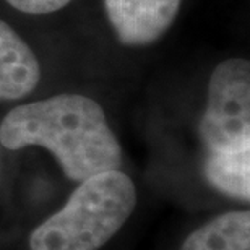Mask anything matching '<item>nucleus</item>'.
<instances>
[{"label": "nucleus", "instance_id": "nucleus-7", "mask_svg": "<svg viewBox=\"0 0 250 250\" xmlns=\"http://www.w3.org/2000/svg\"><path fill=\"white\" fill-rule=\"evenodd\" d=\"M205 177L219 192L249 202L250 198V148L226 153H208Z\"/></svg>", "mask_w": 250, "mask_h": 250}, {"label": "nucleus", "instance_id": "nucleus-8", "mask_svg": "<svg viewBox=\"0 0 250 250\" xmlns=\"http://www.w3.org/2000/svg\"><path fill=\"white\" fill-rule=\"evenodd\" d=\"M10 7L28 15H47L65 8L72 0H5Z\"/></svg>", "mask_w": 250, "mask_h": 250}, {"label": "nucleus", "instance_id": "nucleus-3", "mask_svg": "<svg viewBox=\"0 0 250 250\" xmlns=\"http://www.w3.org/2000/svg\"><path fill=\"white\" fill-rule=\"evenodd\" d=\"M200 138L208 153L250 148V63L228 59L214 67L208 103L200 121Z\"/></svg>", "mask_w": 250, "mask_h": 250}, {"label": "nucleus", "instance_id": "nucleus-1", "mask_svg": "<svg viewBox=\"0 0 250 250\" xmlns=\"http://www.w3.org/2000/svg\"><path fill=\"white\" fill-rule=\"evenodd\" d=\"M8 149L42 146L75 182L122 166V148L103 107L83 94L62 93L12 109L0 124Z\"/></svg>", "mask_w": 250, "mask_h": 250}, {"label": "nucleus", "instance_id": "nucleus-2", "mask_svg": "<svg viewBox=\"0 0 250 250\" xmlns=\"http://www.w3.org/2000/svg\"><path fill=\"white\" fill-rule=\"evenodd\" d=\"M137 188L127 174L99 172L82 181L67 205L38 226L31 250H98L127 223Z\"/></svg>", "mask_w": 250, "mask_h": 250}, {"label": "nucleus", "instance_id": "nucleus-5", "mask_svg": "<svg viewBox=\"0 0 250 250\" xmlns=\"http://www.w3.org/2000/svg\"><path fill=\"white\" fill-rule=\"evenodd\" d=\"M41 80L39 61L28 42L0 20V101H18L31 94Z\"/></svg>", "mask_w": 250, "mask_h": 250}, {"label": "nucleus", "instance_id": "nucleus-4", "mask_svg": "<svg viewBox=\"0 0 250 250\" xmlns=\"http://www.w3.org/2000/svg\"><path fill=\"white\" fill-rule=\"evenodd\" d=\"M182 0H104L117 41L142 47L161 39L176 21Z\"/></svg>", "mask_w": 250, "mask_h": 250}, {"label": "nucleus", "instance_id": "nucleus-6", "mask_svg": "<svg viewBox=\"0 0 250 250\" xmlns=\"http://www.w3.org/2000/svg\"><path fill=\"white\" fill-rule=\"evenodd\" d=\"M181 250H250V213L231 211L211 219L190 234Z\"/></svg>", "mask_w": 250, "mask_h": 250}]
</instances>
